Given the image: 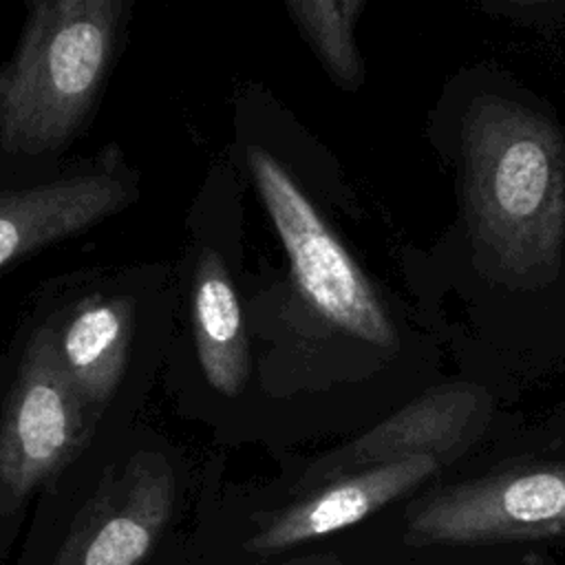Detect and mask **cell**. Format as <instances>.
Wrapping results in <instances>:
<instances>
[{
    "mask_svg": "<svg viewBox=\"0 0 565 565\" xmlns=\"http://www.w3.org/2000/svg\"><path fill=\"white\" fill-rule=\"evenodd\" d=\"M188 472L148 422L93 435L38 494L13 565H179Z\"/></svg>",
    "mask_w": 565,
    "mask_h": 565,
    "instance_id": "6da1fadb",
    "label": "cell"
},
{
    "mask_svg": "<svg viewBox=\"0 0 565 565\" xmlns=\"http://www.w3.org/2000/svg\"><path fill=\"white\" fill-rule=\"evenodd\" d=\"M135 0H26L0 62V185L57 174L90 128L124 53Z\"/></svg>",
    "mask_w": 565,
    "mask_h": 565,
    "instance_id": "7a4b0ae2",
    "label": "cell"
},
{
    "mask_svg": "<svg viewBox=\"0 0 565 565\" xmlns=\"http://www.w3.org/2000/svg\"><path fill=\"white\" fill-rule=\"evenodd\" d=\"M172 289L170 265L146 260L60 274L31 298L90 437L141 419L172 335Z\"/></svg>",
    "mask_w": 565,
    "mask_h": 565,
    "instance_id": "3957f363",
    "label": "cell"
},
{
    "mask_svg": "<svg viewBox=\"0 0 565 565\" xmlns=\"http://www.w3.org/2000/svg\"><path fill=\"white\" fill-rule=\"evenodd\" d=\"M472 230L512 276L558 265L565 236V146L530 108L477 97L463 119Z\"/></svg>",
    "mask_w": 565,
    "mask_h": 565,
    "instance_id": "277c9868",
    "label": "cell"
},
{
    "mask_svg": "<svg viewBox=\"0 0 565 565\" xmlns=\"http://www.w3.org/2000/svg\"><path fill=\"white\" fill-rule=\"evenodd\" d=\"M90 439L82 406L31 307L0 358V561L44 486Z\"/></svg>",
    "mask_w": 565,
    "mask_h": 565,
    "instance_id": "5b68a950",
    "label": "cell"
},
{
    "mask_svg": "<svg viewBox=\"0 0 565 565\" xmlns=\"http://www.w3.org/2000/svg\"><path fill=\"white\" fill-rule=\"evenodd\" d=\"M245 159L300 294L338 329L377 347H393L395 329L375 289L291 174L256 143L247 146Z\"/></svg>",
    "mask_w": 565,
    "mask_h": 565,
    "instance_id": "8992f818",
    "label": "cell"
},
{
    "mask_svg": "<svg viewBox=\"0 0 565 565\" xmlns=\"http://www.w3.org/2000/svg\"><path fill=\"white\" fill-rule=\"evenodd\" d=\"M565 539V463H532L461 481L413 503L411 547L503 545Z\"/></svg>",
    "mask_w": 565,
    "mask_h": 565,
    "instance_id": "52a82bcc",
    "label": "cell"
},
{
    "mask_svg": "<svg viewBox=\"0 0 565 565\" xmlns=\"http://www.w3.org/2000/svg\"><path fill=\"white\" fill-rule=\"evenodd\" d=\"M141 196V172L115 141L71 159L57 174L0 185V274L102 221Z\"/></svg>",
    "mask_w": 565,
    "mask_h": 565,
    "instance_id": "ba28073f",
    "label": "cell"
},
{
    "mask_svg": "<svg viewBox=\"0 0 565 565\" xmlns=\"http://www.w3.org/2000/svg\"><path fill=\"white\" fill-rule=\"evenodd\" d=\"M488 413L490 395L483 386L448 384L433 388L362 437L316 459L300 477L298 490L309 492L335 477L408 457H435L441 463L477 437Z\"/></svg>",
    "mask_w": 565,
    "mask_h": 565,
    "instance_id": "9c48e42d",
    "label": "cell"
},
{
    "mask_svg": "<svg viewBox=\"0 0 565 565\" xmlns=\"http://www.w3.org/2000/svg\"><path fill=\"white\" fill-rule=\"evenodd\" d=\"M439 468L441 463L435 457H408L335 477L280 508L249 532L238 550L252 556H269L331 536L406 497L435 477Z\"/></svg>",
    "mask_w": 565,
    "mask_h": 565,
    "instance_id": "30bf717a",
    "label": "cell"
},
{
    "mask_svg": "<svg viewBox=\"0 0 565 565\" xmlns=\"http://www.w3.org/2000/svg\"><path fill=\"white\" fill-rule=\"evenodd\" d=\"M185 338L203 388L236 399L249 377V344L241 296L225 254L205 238L194 241L183 263Z\"/></svg>",
    "mask_w": 565,
    "mask_h": 565,
    "instance_id": "8fae6325",
    "label": "cell"
},
{
    "mask_svg": "<svg viewBox=\"0 0 565 565\" xmlns=\"http://www.w3.org/2000/svg\"><path fill=\"white\" fill-rule=\"evenodd\" d=\"M287 11L331 77L349 90L358 88L364 66L353 42V26L364 11V0H289Z\"/></svg>",
    "mask_w": 565,
    "mask_h": 565,
    "instance_id": "7c38bea8",
    "label": "cell"
},
{
    "mask_svg": "<svg viewBox=\"0 0 565 565\" xmlns=\"http://www.w3.org/2000/svg\"><path fill=\"white\" fill-rule=\"evenodd\" d=\"M265 565H340V558L333 552H318V554H302V556L265 563Z\"/></svg>",
    "mask_w": 565,
    "mask_h": 565,
    "instance_id": "4fadbf2b",
    "label": "cell"
},
{
    "mask_svg": "<svg viewBox=\"0 0 565 565\" xmlns=\"http://www.w3.org/2000/svg\"><path fill=\"white\" fill-rule=\"evenodd\" d=\"M523 565H554V563H552V561H547L545 556L536 554V552H530V554H525Z\"/></svg>",
    "mask_w": 565,
    "mask_h": 565,
    "instance_id": "5bb4252c",
    "label": "cell"
}]
</instances>
